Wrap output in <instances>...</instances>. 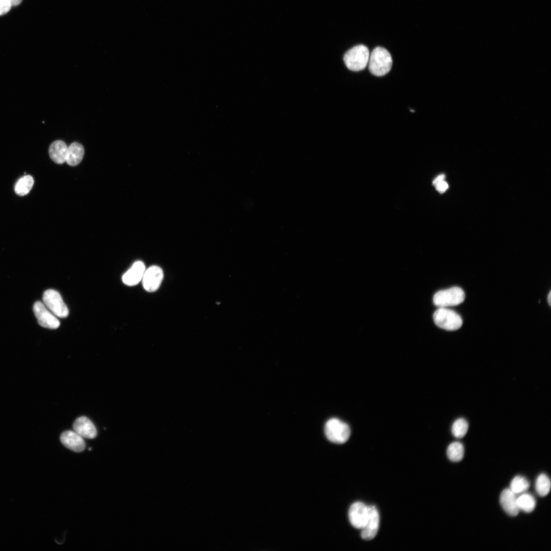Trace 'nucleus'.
<instances>
[{
  "label": "nucleus",
  "mask_w": 551,
  "mask_h": 551,
  "mask_svg": "<svg viewBox=\"0 0 551 551\" xmlns=\"http://www.w3.org/2000/svg\"><path fill=\"white\" fill-rule=\"evenodd\" d=\"M368 67L370 72L381 77L388 73L392 65L390 54L384 47H377L369 55Z\"/></svg>",
  "instance_id": "1"
},
{
  "label": "nucleus",
  "mask_w": 551,
  "mask_h": 551,
  "mask_svg": "<svg viewBox=\"0 0 551 551\" xmlns=\"http://www.w3.org/2000/svg\"><path fill=\"white\" fill-rule=\"evenodd\" d=\"M369 51L364 45H357L349 49L344 55L343 60L350 70L358 71L364 69L368 63Z\"/></svg>",
  "instance_id": "2"
},
{
  "label": "nucleus",
  "mask_w": 551,
  "mask_h": 551,
  "mask_svg": "<svg viewBox=\"0 0 551 551\" xmlns=\"http://www.w3.org/2000/svg\"><path fill=\"white\" fill-rule=\"evenodd\" d=\"M433 318L436 325L447 331L458 330L463 324L460 315L447 308L439 307L434 312Z\"/></svg>",
  "instance_id": "3"
},
{
  "label": "nucleus",
  "mask_w": 551,
  "mask_h": 551,
  "mask_svg": "<svg viewBox=\"0 0 551 551\" xmlns=\"http://www.w3.org/2000/svg\"><path fill=\"white\" fill-rule=\"evenodd\" d=\"M324 432L329 441L337 444L344 443L350 435L349 425L336 418H331L326 422Z\"/></svg>",
  "instance_id": "4"
},
{
  "label": "nucleus",
  "mask_w": 551,
  "mask_h": 551,
  "mask_svg": "<svg viewBox=\"0 0 551 551\" xmlns=\"http://www.w3.org/2000/svg\"><path fill=\"white\" fill-rule=\"evenodd\" d=\"M465 294L460 287L455 286L437 292L433 296V303L438 307L447 308L461 304Z\"/></svg>",
  "instance_id": "5"
},
{
  "label": "nucleus",
  "mask_w": 551,
  "mask_h": 551,
  "mask_svg": "<svg viewBox=\"0 0 551 551\" xmlns=\"http://www.w3.org/2000/svg\"><path fill=\"white\" fill-rule=\"evenodd\" d=\"M42 299L43 304L56 316L65 318L68 315V309L57 291L46 290L43 294Z\"/></svg>",
  "instance_id": "6"
},
{
  "label": "nucleus",
  "mask_w": 551,
  "mask_h": 551,
  "mask_svg": "<svg viewBox=\"0 0 551 551\" xmlns=\"http://www.w3.org/2000/svg\"><path fill=\"white\" fill-rule=\"evenodd\" d=\"M33 309L38 322L41 327L49 329H56L60 326V323L57 316L43 303L40 301L35 302Z\"/></svg>",
  "instance_id": "7"
},
{
  "label": "nucleus",
  "mask_w": 551,
  "mask_h": 551,
  "mask_svg": "<svg viewBox=\"0 0 551 551\" xmlns=\"http://www.w3.org/2000/svg\"><path fill=\"white\" fill-rule=\"evenodd\" d=\"M369 506L361 502H355L348 510V518L353 527L362 529L365 525L368 516Z\"/></svg>",
  "instance_id": "8"
},
{
  "label": "nucleus",
  "mask_w": 551,
  "mask_h": 551,
  "mask_svg": "<svg viewBox=\"0 0 551 551\" xmlns=\"http://www.w3.org/2000/svg\"><path fill=\"white\" fill-rule=\"evenodd\" d=\"M163 279V272L159 266H150L145 269L142 279L143 288L148 292H154L159 288Z\"/></svg>",
  "instance_id": "9"
},
{
  "label": "nucleus",
  "mask_w": 551,
  "mask_h": 551,
  "mask_svg": "<svg viewBox=\"0 0 551 551\" xmlns=\"http://www.w3.org/2000/svg\"><path fill=\"white\" fill-rule=\"evenodd\" d=\"M380 525V515L377 508L374 506H369V513L367 521L361 529V537L365 540L373 539L377 535Z\"/></svg>",
  "instance_id": "10"
},
{
  "label": "nucleus",
  "mask_w": 551,
  "mask_h": 551,
  "mask_svg": "<svg viewBox=\"0 0 551 551\" xmlns=\"http://www.w3.org/2000/svg\"><path fill=\"white\" fill-rule=\"evenodd\" d=\"M145 270V266L144 263L141 261H137L122 276V281L128 286L136 285L142 280Z\"/></svg>",
  "instance_id": "11"
},
{
  "label": "nucleus",
  "mask_w": 551,
  "mask_h": 551,
  "mask_svg": "<svg viewBox=\"0 0 551 551\" xmlns=\"http://www.w3.org/2000/svg\"><path fill=\"white\" fill-rule=\"evenodd\" d=\"M60 440L65 447L75 452H81L85 448L83 437L74 431L63 432L60 436Z\"/></svg>",
  "instance_id": "12"
},
{
  "label": "nucleus",
  "mask_w": 551,
  "mask_h": 551,
  "mask_svg": "<svg viewBox=\"0 0 551 551\" xmlns=\"http://www.w3.org/2000/svg\"><path fill=\"white\" fill-rule=\"evenodd\" d=\"M73 431L83 438L93 439L97 435L95 425L88 418L85 416L78 418L73 423Z\"/></svg>",
  "instance_id": "13"
},
{
  "label": "nucleus",
  "mask_w": 551,
  "mask_h": 551,
  "mask_svg": "<svg viewBox=\"0 0 551 551\" xmlns=\"http://www.w3.org/2000/svg\"><path fill=\"white\" fill-rule=\"evenodd\" d=\"M499 502L504 510L510 516H516L519 510L517 504V497L509 488L504 489L499 497Z\"/></svg>",
  "instance_id": "14"
},
{
  "label": "nucleus",
  "mask_w": 551,
  "mask_h": 551,
  "mask_svg": "<svg viewBox=\"0 0 551 551\" xmlns=\"http://www.w3.org/2000/svg\"><path fill=\"white\" fill-rule=\"evenodd\" d=\"M68 147L63 141L58 140L53 142L49 146L48 153L51 159L57 164H62L66 161Z\"/></svg>",
  "instance_id": "15"
},
{
  "label": "nucleus",
  "mask_w": 551,
  "mask_h": 551,
  "mask_svg": "<svg viewBox=\"0 0 551 551\" xmlns=\"http://www.w3.org/2000/svg\"><path fill=\"white\" fill-rule=\"evenodd\" d=\"M84 148L78 142H73L68 147L66 158V163L70 166L79 164L83 159Z\"/></svg>",
  "instance_id": "16"
},
{
  "label": "nucleus",
  "mask_w": 551,
  "mask_h": 551,
  "mask_svg": "<svg viewBox=\"0 0 551 551\" xmlns=\"http://www.w3.org/2000/svg\"><path fill=\"white\" fill-rule=\"evenodd\" d=\"M33 185V178L30 175H26L16 182L14 186V191L18 195L24 196L29 193Z\"/></svg>",
  "instance_id": "17"
},
{
  "label": "nucleus",
  "mask_w": 551,
  "mask_h": 551,
  "mask_svg": "<svg viewBox=\"0 0 551 551\" xmlns=\"http://www.w3.org/2000/svg\"><path fill=\"white\" fill-rule=\"evenodd\" d=\"M536 500L534 497L529 493H521L517 497V504L519 511L525 513H531L535 508Z\"/></svg>",
  "instance_id": "18"
},
{
  "label": "nucleus",
  "mask_w": 551,
  "mask_h": 551,
  "mask_svg": "<svg viewBox=\"0 0 551 551\" xmlns=\"http://www.w3.org/2000/svg\"><path fill=\"white\" fill-rule=\"evenodd\" d=\"M446 454L448 458L453 462H459L462 460L464 455V447L462 443L455 441L447 447Z\"/></svg>",
  "instance_id": "19"
},
{
  "label": "nucleus",
  "mask_w": 551,
  "mask_h": 551,
  "mask_svg": "<svg viewBox=\"0 0 551 551\" xmlns=\"http://www.w3.org/2000/svg\"><path fill=\"white\" fill-rule=\"evenodd\" d=\"M535 488L537 494L540 496L547 495L551 488L550 480L548 477L544 473L539 474L536 480Z\"/></svg>",
  "instance_id": "20"
},
{
  "label": "nucleus",
  "mask_w": 551,
  "mask_h": 551,
  "mask_svg": "<svg viewBox=\"0 0 551 551\" xmlns=\"http://www.w3.org/2000/svg\"><path fill=\"white\" fill-rule=\"evenodd\" d=\"M529 487L530 483L526 478L517 475L512 480L509 489L516 495L524 492Z\"/></svg>",
  "instance_id": "21"
},
{
  "label": "nucleus",
  "mask_w": 551,
  "mask_h": 551,
  "mask_svg": "<svg viewBox=\"0 0 551 551\" xmlns=\"http://www.w3.org/2000/svg\"><path fill=\"white\" fill-rule=\"evenodd\" d=\"M468 430V423L463 418L456 419L452 424V433L457 438H461L465 436Z\"/></svg>",
  "instance_id": "22"
},
{
  "label": "nucleus",
  "mask_w": 551,
  "mask_h": 551,
  "mask_svg": "<svg viewBox=\"0 0 551 551\" xmlns=\"http://www.w3.org/2000/svg\"><path fill=\"white\" fill-rule=\"evenodd\" d=\"M11 6L8 0H0V16L9 11Z\"/></svg>",
  "instance_id": "23"
},
{
  "label": "nucleus",
  "mask_w": 551,
  "mask_h": 551,
  "mask_svg": "<svg viewBox=\"0 0 551 551\" xmlns=\"http://www.w3.org/2000/svg\"><path fill=\"white\" fill-rule=\"evenodd\" d=\"M436 190L440 193L445 192L448 188L447 183L444 181L438 183L435 185Z\"/></svg>",
  "instance_id": "24"
},
{
  "label": "nucleus",
  "mask_w": 551,
  "mask_h": 551,
  "mask_svg": "<svg viewBox=\"0 0 551 551\" xmlns=\"http://www.w3.org/2000/svg\"><path fill=\"white\" fill-rule=\"evenodd\" d=\"M445 177V176L444 174H440L434 180V181H433V184L435 186L438 183L441 182L442 181H444Z\"/></svg>",
  "instance_id": "25"
},
{
  "label": "nucleus",
  "mask_w": 551,
  "mask_h": 551,
  "mask_svg": "<svg viewBox=\"0 0 551 551\" xmlns=\"http://www.w3.org/2000/svg\"><path fill=\"white\" fill-rule=\"evenodd\" d=\"M8 1L9 2L11 7L12 6H16L18 5L22 1V0H8Z\"/></svg>",
  "instance_id": "26"
},
{
  "label": "nucleus",
  "mask_w": 551,
  "mask_h": 551,
  "mask_svg": "<svg viewBox=\"0 0 551 551\" xmlns=\"http://www.w3.org/2000/svg\"><path fill=\"white\" fill-rule=\"evenodd\" d=\"M547 300H548V304L549 305V306H550L551 305V292L550 291H549V293L548 294Z\"/></svg>",
  "instance_id": "27"
}]
</instances>
